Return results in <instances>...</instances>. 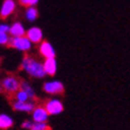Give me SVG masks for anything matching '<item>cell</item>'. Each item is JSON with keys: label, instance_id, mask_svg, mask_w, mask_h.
I'll use <instances>...</instances> for the list:
<instances>
[{"label": "cell", "instance_id": "obj_8", "mask_svg": "<svg viewBox=\"0 0 130 130\" xmlns=\"http://www.w3.org/2000/svg\"><path fill=\"white\" fill-rule=\"evenodd\" d=\"M32 112H33L32 115H33L34 122H46L49 115L46 107H36V108H34V110Z\"/></svg>", "mask_w": 130, "mask_h": 130}, {"label": "cell", "instance_id": "obj_7", "mask_svg": "<svg viewBox=\"0 0 130 130\" xmlns=\"http://www.w3.org/2000/svg\"><path fill=\"white\" fill-rule=\"evenodd\" d=\"M12 106H13V109L17 110V111H25V112H32L34 110V108H35L34 102H29V101L21 102V101L15 100Z\"/></svg>", "mask_w": 130, "mask_h": 130}, {"label": "cell", "instance_id": "obj_19", "mask_svg": "<svg viewBox=\"0 0 130 130\" xmlns=\"http://www.w3.org/2000/svg\"><path fill=\"white\" fill-rule=\"evenodd\" d=\"M8 41H9L8 33H5V32L0 30V45H8Z\"/></svg>", "mask_w": 130, "mask_h": 130}, {"label": "cell", "instance_id": "obj_9", "mask_svg": "<svg viewBox=\"0 0 130 130\" xmlns=\"http://www.w3.org/2000/svg\"><path fill=\"white\" fill-rule=\"evenodd\" d=\"M27 38L32 41L33 43H39L42 41L43 34L41 28L39 27H30L29 29L27 30Z\"/></svg>", "mask_w": 130, "mask_h": 130}, {"label": "cell", "instance_id": "obj_6", "mask_svg": "<svg viewBox=\"0 0 130 130\" xmlns=\"http://www.w3.org/2000/svg\"><path fill=\"white\" fill-rule=\"evenodd\" d=\"M45 107L49 115H58V114L63 111V104H62V102L60 100H56V99L47 101Z\"/></svg>", "mask_w": 130, "mask_h": 130}, {"label": "cell", "instance_id": "obj_14", "mask_svg": "<svg viewBox=\"0 0 130 130\" xmlns=\"http://www.w3.org/2000/svg\"><path fill=\"white\" fill-rule=\"evenodd\" d=\"M25 17L28 21H35L36 18L39 17V12L38 9L35 8V6H29L26 9V13H25Z\"/></svg>", "mask_w": 130, "mask_h": 130}, {"label": "cell", "instance_id": "obj_5", "mask_svg": "<svg viewBox=\"0 0 130 130\" xmlns=\"http://www.w3.org/2000/svg\"><path fill=\"white\" fill-rule=\"evenodd\" d=\"M15 7H17V3L14 0H4L1 8H0V18L6 19L14 13Z\"/></svg>", "mask_w": 130, "mask_h": 130}, {"label": "cell", "instance_id": "obj_3", "mask_svg": "<svg viewBox=\"0 0 130 130\" xmlns=\"http://www.w3.org/2000/svg\"><path fill=\"white\" fill-rule=\"evenodd\" d=\"M1 85H3V89L6 93L15 94L20 89L21 81H19V79H17L15 76H7L1 81Z\"/></svg>", "mask_w": 130, "mask_h": 130}, {"label": "cell", "instance_id": "obj_11", "mask_svg": "<svg viewBox=\"0 0 130 130\" xmlns=\"http://www.w3.org/2000/svg\"><path fill=\"white\" fill-rule=\"evenodd\" d=\"M9 34L12 36H22L26 34V28L21 22H13L11 25V28H9Z\"/></svg>", "mask_w": 130, "mask_h": 130}, {"label": "cell", "instance_id": "obj_13", "mask_svg": "<svg viewBox=\"0 0 130 130\" xmlns=\"http://www.w3.org/2000/svg\"><path fill=\"white\" fill-rule=\"evenodd\" d=\"M13 125V120L11 116L6 115V114H1L0 115V129L6 130Z\"/></svg>", "mask_w": 130, "mask_h": 130}, {"label": "cell", "instance_id": "obj_15", "mask_svg": "<svg viewBox=\"0 0 130 130\" xmlns=\"http://www.w3.org/2000/svg\"><path fill=\"white\" fill-rule=\"evenodd\" d=\"M20 88H21L22 90H25L26 93H27L28 96H29V99H34V97H35V94H34L33 88L30 87L28 82H26V81H21V85H20Z\"/></svg>", "mask_w": 130, "mask_h": 130}, {"label": "cell", "instance_id": "obj_10", "mask_svg": "<svg viewBox=\"0 0 130 130\" xmlns=\"http://www.w3.org/2000/svg\"><path fill=\"white\" fill-rule=\"evenodd\" d=\"M40 53L43 58H55V51L54 47L52 46V43H49L48 41H42L40 45Z\"/></svg>", "mask_w": 130, "mask_h": 130}, {"label": "cell", "instance_id": "obj_1", "mask_svg": "<svg viewBox=\"0 0 130 130\" xmlns=\"http://www.w3.org/2000/svg\"><path fill=\"white\" fill-rule=\"evenodd\" d=\"M21 69L27 72L33 77H43L46 75V70L43 63H40L39 61L34 60L30 56H25L21 62Z\"/></svg>", "mask_w": 130, "mask_h": 130}, {"label": "cell", "instance_id": "obj_22", "mask_svg": "<svg viewBox=\"0 0 130 130\" xmlns=\"http://www.w3.org/2000/svg\"><path fill=\"white\" fill-rule=\"evenodd\" d=\"M3 90V85H1V83H0V91Z\"/></svg>", "mask_w": 130, "mask_h": 130}, {"label": "cell", "instance_id": "obj_21", "mask_svg": "<svg viewBox=\"0 0 130 130\" xmlns=\"http://www.w3.org/2000/svg\"><path fill=\"white\" fill-rule=\"evenodd\" d=\"M9 28H11V26H8L7 24H0V30H1V32L9 33Z\"/></svg>", "mask_w": 130, "mask_h": 130}, {"label": "cell", "instance_id": "obj_18", "mask_svg": "<svg viewBox=\"0 0 130 130\" xmlns=\"http://www.w3.org/2000/svg\"><path fill=\"white\" fill-rule=\"evenodd\" d=\"M18 3L22 6L29 7V6H35L36 4L39 3V0H18Z\"/></svg>", "mask_w": 130, "mask_h": 130}, {"label": "cell", "instance_id": "obj_12", "mask_svg": "<svg viewBox=\"0 0 130 130\" xmlns=\"http://www.w3.org/2000/svg\"><path fill=\"white\" fill-rule=\"evenodd\" d=\"M43 67H45L46 74L54 75L55 73H56V60H55V58L46 59L45 62H43Z\"/></svg>", "mask_w": 130, "mask_h": 130}, {"label": "cell", "instance_id": "obj_17", "mask_svg": "<svg viewBox=\"0 0 130 130\" xmlns=\"http://www.w3.org/2000/svg\"><path fill=\"white\" fill-rule=\"evenodd\" d=\"M30 130H52V129L45 122H34L33 127L30 128Z\"/></svg>", "mask_w": 130, "mask_h": 130}, {"label": "cell", "instance_id": "obj_4", "mask_svg": "<svg viewBox=\"0 0 130 130\" xmlns=\"http://www.w3.org/2000/svg\"><path fill=\"white\" fill-rule=\"evenodd\" d=\"M43 90L47 94L59 95L63 93L64 87L62 85V82H60V81H49V82H46L45 85H43Z\"/></svg>", "mask_w": 130, "mask_h": 130}, {"label": "cell", "instance_id": "obj_20", "mask_svg": "<svg viewBox=\"0 0 130 130\" xmlns=\"http://www.w3.org/2000/svg\"><path fill=\"white\" fill-rule=\"evenodd\" d=\"M33 122H30V121H25V122H22V124H21V127L24 128V129H29L30 130V128L33 127Z\"/></svg>", "mask_w": 130, "mask_h": 130}, {"label": "cell", "instance_id": "obj_2", "mask_svg": "<svg viewBox=\"0 0 130 130\" xmlns=\"http://www.w3.org/2000/svg\"><path fill=\"white\" fill-rule=\"evenodd\" d=\"M32 41L27 38V35L25 36H12L9 38L8 41V46L12 47V48H15L18 51H22V52H27L32 48Z\"/></svg>", "mask_w": 130, "mask_h": 130}, {"label": "cell", "instance_id": "obj_16", "mask_svg": "<svg viewBox=\"0 0 130 130\" xmlns=\"http://www.w3.org/2000/svg\"><path fill=\"white\" fill-rule=\"evenodd\" d=\"M14 97H15V100L17 101H21V102H26V101L29 100L28 94L25 90H22L21 88H20V89L14 94Z\"/></svg>", "mask_w": 130, "mask_h": 130}]
</instances>
